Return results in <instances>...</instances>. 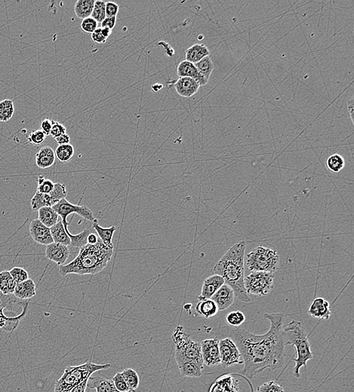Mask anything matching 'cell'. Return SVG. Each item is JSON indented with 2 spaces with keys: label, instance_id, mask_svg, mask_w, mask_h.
Segmentation results:
<instances>
[{
  "label": "cell",
  "instance_id": "6da1fadb",
  "mask_svg": "<svg viewBox=\"0 0 354 392\" xmlns=\"http://www.w3.org/2000/svg\"><path fill=\"white\" fill-rule=\"evenodd\" d=\"M264 317L271 324L265 334H253L246 328L233 329L230 333V338L238 348L244 363V368L240 373L249 379L266 369L281 368L285 361V315L265 313Z\"/></svg>",
  "mask_w": 354,
  "mask_h": 392
},
{
  "label": "cell",
  "instance_id": "7a4b0ae2",
  "mask_svg": "<svg viewBox=\"0 0 354 392\" xmlns=\"http://www.w3.org/2000/svg\"><path fill=\"white\" fill-rule=\"evenodd\" d=\"M247 243L245 241L234 244L214 265V274L222 277L224 284L234 291L238 300L250 302L251 298L246 291L244 285V262Z\"/></svg>",
  "mask_w": 354,
  "mask_h": 392
},
{
  "label": "cell",
  "instance_id": "3957f363",
  "mask_svg": "<svg viewBox=\"0 0 354 392\" xmlns=\"http://www.w3.org/2000/svg\"><path fill=\"white\" fill-rule=\"evenodd\" d=\"M113 249V244L106 246L99 238L97 244H87L82 247L77 257L72 262L61 265L60 273L63 276L69 274L93 275L100 273L111 261Z\"/></svg>",
  "mask_w": 354,
  "mask_h": 392
},
{
  "label": "cell",
  "instance_id": "277c9868",
  "mask_svg": "<svg viewBox=\"0 0 354 392\" xmlns=\"http://www.w3.org/2000/svg\"><path fill=\"white\" fill-rule=\"evenodd\" d=\"M283 331L285 344L291 345L296 349L297 358H292L291 359L295 362V367L293 370L294 376L299 379L301 376L300 369L302 366L307 367L308 360L314 359V355L311 349V343L301 322L291 321L287 326L283 327Z\"/></svg>",
  "mask_w": 354,
  "mask_h": 392
},
{
  "label": "cell",
  "instance_id": "5b68a950",
  "mask_svg": "<svg viewBox=\"0 0 354 392\" xmlns=\"http://www.w3.org/2000/svg\"><path fill=\"white\" fill-rule=\"evenodd\" d=\"M110 367V363L97 364L91 361L79 366H68L62 377L55 383L54 392H70L75 386L89 379L95 372L107 370Z\"/></svg>",
  "mask_w": 354,
  "mask_h": 392
},
{
  "label": "cell",
  "instance_id": "8992f818",
  "mask_svg": "<svg viewBox=\"0 0 354 392\" xmlns=\"http://www.w3.org/2000/svg\"><path fill=\"white\" fill-rule=\"evenodd\" d=\"M172 338L176 346L175 352L177 363L191 360L204 364L202 358L200 343L194 342L186 333L183 327L177 326L173 332Z\"/></svg>",
  "mask_w": 354,
  "mask_h": 392
},
{
  "label": "cell",
  "instance_id": "52a82bcc",
  "mask_svg": "<svg viewBox=\"0 0 354 392\" xmlns=\"http://www.w3.org/2000/svg\"><path fill=\"white\" fill-rule=\"evenodd\" d=\"M247 265L251 272H272L278 270L280 257L277 251L266 247L254 248L247 256Z\"/></svg>",
  "mask_w": 354,
  "mask_h": 392
},
{
  "label": "cell",
  "instance_id": "ba28073f",
  "mask_svg": "<svg viewBox=\"0 0 354 392\" xmlns=\"http://www.w3.org/2000/svg\"><path fill=\"white\" fill-rule=\"evenodd\" d=\"M272 272H251L244 278L247 294L258 296H265L272 291L274 286Z\"/></svg>",
  "mask_w": 354,
  "mask_h": 392
},
{
  "label": "cell",
  "instance_id": "9c48e42d",
  "mask_svg": "<svg viewBox=\"0 0 354 392\" xmlns=\"http://www.w3.org/2000/svg\"><path fill=\"white\" fill-rule=\"evenodd\" d=\"M68 196L66 186L63 183H55L54 190L48 194L35 192L31 201L33 211H38L43 207H52Z\"/></svg>",
  "mask_w": 354,
  "mask_h": 392
},
{
  "label": "cell",
  "instance_id": "30bf717a",
  "mask_svg": "<svg viewBox=\"0 0 354 392\" xmlns=\"http://www.w3.org/2000/svg\"><path fill=\"white\" fill-rule=\"evenodd\" d=\"M52 207L53 208L54 211L58 214V216L62 217V221L63 223L65 230L68 229L69 224L67 221V218L71 214H77V215L80 216L81 217L85 219V220H89V221H92V222L95 219L93 213L89 209V207H86V206L72 204V203L67 201L65 198L61 200L59 202L57 203L56 204L52 206Z\"/></svg>",
  "mask_w": 354,
  "mask_h": 392
},
{
  "label": "cell",
  "instance_id": "8fae6325",
  "mask_svg": "<svg viewBox=\"0 0 354 392\" xmlns=\"http://www.w3.org/2000/svg\"><path fill=\"white\" fill-rule=\"evenodd\" d=\"M218 346L221 364L224 368H227L232 365L243 364L241 354L230 337L219 340Z\"/></svg>",
  "mask_w": 354,
  "mask_h": 392
},
{
  "label": "cell",
  "instance_id": "7c38bea8",
  "mask_svg": "<svg viewBox=\"0 0 354 392\" xmlns=\"http://www.w3.org/2000/svg\"><path fill=\"white\" fill-rule=\"evenodd\" d=\"M218 343L217 337L205 339L200 343L203 363L206 366H213L221 363Z\"/></svg>",
  "mask_w": 354,
  "mask_h": 392
},
{
  "label": "cell",
  "instance_id": "4fadbf2b",
  "mask_svg": "<svg viewBox=\"0 0 354 392\" xmlns=\"http://www.w3.org/2000/svg\"><path fill=\"white\" fill-rule=\"evenodd\" d=\"M29 229L31 237L38 244L47 246L54 242L50 228L45 227L38 219L31 221Z\"/></svg>",
  "mask_w": 354,
  "mask_h": 392
},
{
  "label": "cell",
  "instance_id": "5bb4252c",
  "mask_svg": "<svg viewBox=\"0 0 354 392\" xmlns=\"http://www.w3.org/2000/svg\"><path fill=\"white\" fill-rule=\"evenodd\" d=\"M70 256L69 248L62 244L52 243L45 248V257L47 259L55 262L58 265H63Z\"/></svg>",
  "mask_w": 354,
  "mask_h": 392
},
{
  "label": "cell",
  "instance_id": "9a60e30c",
  "mask_svg": "<svg viewBox=\"0 0 354 392\" xmlns=\"http://www.w3.org/2000/svg\"><path fill=\"white\" fill-rule=\"evenodd\" d=\"M234 298L235 295L234 291L230 286L224 284L212 296L211 299L217 305L218 311H224L228 309L234 303Z\"/></svg>",
  "mask_w": 354,
  "mask_h": 392
},
{
  "label": "cell",
  "instance_id": "2e32d148",
  "mask_svg": "<svg viewBox=\"0 0 354 392\" xmlns=\"http://www.w3.org/2000/svg\"><path fill=\"white\" fill-rule=\"evenodd\" d=\"M224 285V278L220 275L214 274L212 276L208 277L203 281L201 294L197 297V299H199V301L211 299L212 296L217 292V290Z\"/></svg>",
  "mask_w": 354,
  "mask_h": 392
},
{
  "label": "cell",
  "instance_id": "e0dca14e",
  "mask_svg": "<svg viewBox=\"0 0 354 392\" xmlns=\"http://www.w3.org/2000/svg\"><path fill=\"white\" fill-rule=\"evenodd\" d=\"M177 75L179 78H191L197 81L200 86H204L209 82L200 74L195 65L187 61H182L179 64L177 67Z\"/></svg>",
  "mask_w": 354,
  "mask_h": 392
},
{
  "label": "cell",
  "instance_id": "ac0fdd59",
  "mask_svg": "<svg viewBox=\"0 0 354 392\" xmlns=\"http://www.w3.org/2000/svg\"><path fill=\"white\" fill-rule=\"evenodd\" d=\"M308 313L313 318L328 320L332 314L330 304L323 298H316L310 305Z\"/></svg>",
  "mask_w": 354,
  "mask_h": 392
},
{
  "label": "cell",
  "instance_id": "d6986e66",
  "mask_svg": "<svg viewBox=\"0 0 354 392\" xmlns=\"http://www.w3.org/2000/svg\"><path fill=\"white\" fill-rule=\"evenodd\" d=\"M197 81L191 78L181 77L175 83L176 92L183 98H188L197 94L200 89Z\"/></svg>",
  "mask_w": 354,
  "mask_h": 392
},
{
  "label": "cell",
  "instance_id": "ffe728a7",
  "mask_svg": "<svg viewBox=\"0 0 354 392\" xmlns=\"http://www.w3.org/2000/svg\"><path fill=\"white\" fill-rule=\"evenodd\" d=\"M30 303V300H21L15 297L13 294L11 295H5L2 293L0 292V315H6L8 316V313L15 315V312L13 311L15 306L23 308L24 305Z\"/></svg>",
  "mask_w": 354,
  "mask_h": 392
},
{
  "label": "cell",
  "instance_id": "44dd1931",
  "mask_svg": "<svg viewBox=\"0 0 354 392\" xmlns=\"http://www.w3.org/2000/svg\"><path fill=\"white\" fill-rule=\"evenodd\" d=\"M29 305H25L23 308L22 312L16 316H7L6 315H0V329L7 333H12L18 327L20 322L22 320L24 317L26 316L28 310H29Z\"/></svg>",
  "mask_w": 354,
  "mask_h": 392
},
{
  "label": "cell",
  "instance_id": "7402d4cb",
  "mask_svg": "<svg viewBox=\"0 0 354 392\" xmlns=\"http://www.w3.org/2000/svg\"><path fill=\"white\" fill-rule=\"evenodd\" d=\"M36 294V286L34 280L29 279L17 284L13 295L21 300H30Z\"/></svg>",
  "mask_w": 354,
  "mask_h": 392
},
{
  "label": "cell",
  "instance_id": "603a6c76",
  "mask_svg": "<svg viewBox=\"0 0 354 392\" xmlns=\"http://www.w3.org/2000/svg\"><path fill=\"white\" fill-rule=\"evenodd\" d=\"M237 381L230 375L221 376L212 385L209 392H238Z\"/></svg>",
  "mask_w": 354,
  "mask_h": 392
},
{
  "label": "cell",
  "instance_id": "cb8c5ba5",
  "mask_svg": "<svg viewBox=\"0 0 354 392\" xmlns=\"http://www.w3.org/2000/svg\"><path fill=\"white\" fill-rule=\"evenodd\" d=\"M55 151L50 146H44L35 155V164L41 169L52 167L55 163Z\"/></svg>",
  "mask_w": 354,
  "mask_h": 392
},
{
  "label": "cell",
  "instance_id": "d4e9b609",
  "mask_svg": "<svg viewBox=\"0 0 354 392\" xmlns=\"http://www.w3.org/2000/svg\"><path fill=\"white\" fill-rule=\"evenodd\" d=\"M177 364L180 375L183 377L197 378L202 376L204 364L191 360L180 362Z\"/></svg>",
  "mask_w": 354,
  "mask_h": 392
},
{
  "label": "cell",
  "instance_id": "484cf974",
  "mask_svg": "<svg viewBox=\"0 0 354 392\" xmlns=\"http://www.w3.org/2000/svg\"><path fill=\"white\" fill-rule=\"evenodd\" d=\"M210 50L206 45L203 44H195L186 51V61L195 65L203 58L210 56Z\"/></svg>",
  "mask_w": 354,
  "mask_h": 392
},
{
  "label": "cell",
  "instance_id": "4316f807",
  "mask_svg": "<svg viewBox=\"0 0 354 392\" xmlns=\"http://www.w3.org/2000/svg\"><path fill=\"white\" fill-rule=\"evenodd\" d=\"M95 389L96 392H118L112 380L101 376H91L88 381L87 389Z\"/></svg>",
  "mask_w": 354,
  "mask_h": 392
},
{
  "label": "cell",
  "instance_id": "83f0119b",
  "mask_svg": "<svg viewBox=\"0 0 354 392\" xmlns=\"http://www.w3.org/2000/svg\"><path fill=\"white\" fill-rule=\"evenodd\" d=\"M92 227H93L94 230L96 231L97 234H98V236L100 238L101 241H102L105 245L109 246V245H112V244H113V243H112V239H113V234H114L116 230L115 226L109 227V228H103V227L99 225L98 220L95 218L93 221H92Z\"/></svg>",
  "mask_w": 354,
  "mask_h": 392
},
{
  "label": "cell",
  "instance_id": "f1b7e54d",
  "mask_svg": "<svg viewBox=\"0 0 354 392\" xmlns=\"http://www.w3.org/2000/svg\"><path fill=\"white\" fill-rule=\"evenodd\" d=\"M196 312L205 318H212L218 312L217 305L211 299H203L196 306Z\"/></svg>",
  "mask_w": 354,
  "mask_h": 392
},
{
  "label": "cell",
  "instance_id": "f546056e",
  "mask_svg": "<svg viewBox=\"0 0 354 392\" xmlns=\"http://www.w3.org/2000/svg\"><path fill=\"white\" fill-rule=\"evenodd\" d=\"M50 231L54 242L63 244L65 246H71V238L67 233L62 220L51 227Z\"/></svg>",
  "mask_w": 354,
  "mask_h": 392
},
{
  "label": "cell",
  "instance_id": "4dcf8cb0",
  "mask_svg": "<svg viewBox=\"0 0 354 392\" xmlns=\"http://www.w3.org/2000/svg\"><path fill=\"white\" fill-rule=\"evenodd\" d=\"M58 217L59 216L52 207H43L38 210V220L48 228H51L58 222Z\"/></svg>",
  "mask_w": 354,
  "mask_h": 392
},
{
  "label": "cell",
  "instance_id": "1f68e13d",
  "mask_svg": "<svg viewBox=\"0 0 354 392\" xmlns=\"http://www.w3.org/2000/svg\"><path fill=\"white\" fill-rule=\"evenodd\" d=\"M95 2V0H78L74 5L76 17L82 20L91 17Z\"/></svg>",
  "mask_w": 354,
  "mask_h": 392
},
{
  "label": "cell",
  "instance_id": "d6a6232c",
  "mask_svg": "<svg viewBox=\"0 0 354 392\" xmlns=\"http://www.w3.org/2000/svg\"><path fill=\"white\" fill-rule=\"evenodd\" d=\"M16 285L9 271L0 272V292L5 295H11L13 294Z\"/></svg>",
  "mask_w": 354,
  "mask_h": 392
},
{
  "label": "cell",
  "instance_id": "836d02e7",
  "mask_svg": "<svg viewBox=\"0 0 354 392\" xmlns=\"http://www.w3.org/2000/svg\"><path fill=\"white\" fill-rule=\"evenodd\" d=\"M55 157L61 163H68L74 156V147L71 143L66 145H59L55 151Z\"/></svg>",
  "mask_w": 354,
  "mask_h": 392
},
{
  "label": "cell",
  "instance_id": "e575fe53",
  "mask_svg": "<svg viewBox=\"0 0 354 392\" xmlns=\"http://www.w3.org/2000/svg\"><path fill=\"white\" fill-rule=\"evenodd\" d=\"M66 231L68 236L71 238V246L79 248L85 246V245L88 244V236H89V234L92 232L90 229H84L83 231H81L80 233L77 234V235H72V234L71 233V231H69V229L66 230Z\"/></svg>",
  "mask_w": 354,
  "mask_h": 392
},
{
  "label": "cell",
  "instance_id": "d590c367",
  "mask_svg": "<svg viewBox=\"0 0 354 392\" xmlns=\"http://www.w3.org/2000/svg\"><path fill=\"white\" fill-rule=\"evenodd\" d=\"M195 66L197 67V70L206 80H210L212 72L214 69V65H213L212 61L210 56L206 57L199 61L198 63L195 64Z\"/></svg>",
  "mask_w": 354,
  "mask_h": 392
},
{
  "label": "cell",
  "instance_id": "8d00e7d4",
  "mask_svg": "<svg viewBox=\"0 0 354 392\" xmlns=\"http://www.w3.org/2000/svg\"><path fill=\"white\" fill-rule=\"evenodd\" d=\"M123 378L126 384L129 386V389L132 392H136L139 386L140 379H139V374L136 370L132 368H127L122 372Z\"/></svg>",
  "mask_w": 354,
  "mask_h": 392
},
{
  "label": "cell",
  "instance_id": "74e56055",
  "mask_svg": "<svg viewBox=\"0 0 354 392\" xmlns=\"http://www.w3.org/2000/svg\"><path fill=\"white\" fill-rule=\"evenodd\" d=\"M15 113L13 101L4 100L0 101V122H7L13 116Z\"/></svg>",
  "mask_w": 354,
  "mask_h": 392
},
{
  "label": "cell",
  "instance_id": "f35d334b",
  "mask_svg": "<svg viewBox=\"0 0 354 392\" xmlns=\"http://www.w3.org/2000/svg\"><path fill=\"white\" fill-rule=\"evenodd\" d=\"M326 165L332 172H340L345 167V159L339 154L332 155L327 159Z\"/></svg>",
  "mask_w": 354,
  "mask_h": 392
},
{
  "label": "cell",
  "instance_id": "ab89813d",
  "mask_svg": "<svg viewBox=\"0 0 354 392\" xmlns=\"http://www.w3.org/2000/svg\"><path fill=\"white\" fill-rule=\"evenodd\" d=\"M91 17L97 22L102 23L106 18V2L102 0L95 1Z\"/></svg>",
  "mask_w": 354,
  "mask_h": 392
},
{
  "label": "cell",
  "instance_id": "60d3db41",
  "mask_svg": "<svg viewBox=\"0 0 354 392\" xmlns=\"http://www.w3.org/2000/svg\"><path fill=\"white\" fill-rule=\"evenodd\" d=\"M246 321V316L243 312L240 311H235L227 314L226 316V322L230 326L240 327L243 325Z\"/></svg>",
  "mask_w": 354,
  "mask_h": 392
},
{
  "label": "cell",
  "instance_id": "b9f144b4",
  "mask_svg": "<svg viewBox=\"0 0 354 392\" xmlns=\"http://www.w3.org/2000/svg\"><path fill=\"white\" fill-rule=\"evenodd\" d=\"M38 187L36 192L42 193V194H48L50 193L54 190L55 183L51 180L45 179L43 176H39L38 177Z\"/></svg>",
  "mask_w": 354,
  "mask_h": 392
},
{
  "label": "cell",
  "instance_id": "7bdbcfd3",
  "mask_svg": "<svg viewBox=\"0 0 354 392\" xmlns=\"http://www.w3.org/2000/svg\"><path fill=\"white\" fill-rule=\"evenodd\" d=\"M9 272L16 284L24 282L30 278L28 271L21 267H14L13 268H11Z\"/></svg>",
  "mask_w": 354,
  "mask_h": 392
},
{
  "label": "cell",
  "instance_id": "ee69618b",
  "mask_svg": "<svg viewBox=\"0 0 354 392\" xmlns=\"http://www.w3.org/2000/svg\"><path fill=\"white\" fill-rule=\"evenodd\" d=\"M47 136L42 130L33 131L28 137V143L34 146H39L44 143Z\"/></svg>",
  "mask_w": 354,
  "mask_h": 392
},
{
  "label": "cell",
  "instance_id": "f6af8a7d",
  "mask_svg": "<svg viewBox=\"0 0 354 392\" xmlns=\"http://www.w3.org/2000/svg\"><path fill=\"white\" fill-rule=\"evenodd\" d=\"M256 392H285V391L277 382L270 381L259 386Z\"/></svg>",
  "mask_w": 354,
  "mask_h": 392
},
{
  "label": "cell",
  "instance_id": "bcb514c9",
  "mask_svg": "<svg viewBox=\"0 0 354 392\" xmlns=\"http://www.w3.org/2000/svg\"><path fill=\"white\" fill-rule=\"evenodd\" d=\"M98 26H99V23L97 22L92 17L82 20L80 24L81 29L85 33L92 34L98 28Z\"/></svg>",
  "mask_w": 354,
  "mask_h": 392
},
{
  "label": "cell",
  "instance_id": "7dc6e473",
  "mask_svg": "<svg viewBox=\"0 0 354 392\" xmlns=\"http://www.w3.org/2000/svg\"><path fill=\"white\" fill-rule=\"evenodd\" d=\"M112 381H113L115 388H116V391H117L118 392H130V389H129V386L126 384L122 373H116V374L113 376Z\"/></svg>",
  "mask_w": 354,
  "mask_h": 392
},
{
  "label": "cell",
  "instance_id": "c3c4849f",
  "mask_svg": "<svg viewBox=\"0 0 354 392\" xmlns=\"http://www.w3.org/2000/svg\"><path fill=\"white\" fill-rule=\"evenodd\" d=\"M67 133V129L64 125L62 123L57 122V121H52V128L51 130L50 135L53 137L54 139L60 137L64 133Z\"/></svg>",
  "mask_w": 354,
  "mask_h": 392
},
{
  "label": "cell",
  "instance_id": "681fc988",
  "mask_svg": "<svg viewBox=\"0 0 354 392\" xmlns=\"http://www.w3.org/2000/svg\"><path fill=\"white\" fill-rule=\"evenodd\" d=\"M119 7L113 2H106V18L116 17L119 12Z\"/></svg>",
  "mask_w": 354,
  "mask_h": 392
},
{
  "label": "cell",
  "instance_id": "f907efd6",
  "mask_svg": "<svg viewBox=\"0 0 354 392\" xmlns=\"http://www.w3.org/2000/svg\"><path fill=\"white\" fill-rule=\"evenodd\" d=\"M91 38H92V40L95 43L99 44V45L105 43V42H106V38L102 35V28H97V29L92 33Z\"/></svg>",
  "mask_w": 354,
  "mask_h": 392
},
{
  "label": "cell",
  "instance_id": "816d5d0a",
  "mask_svg": "<svg viewBox=\"0 0 354 392\" xmlns=\"http://www.w3.org/2000/svg\"><path fill=\"white\" fill-rule=\"evenodd\" d=\"M52 128V121L50 119H45L41 123V130L44 132L45 135H50L51 130Z\"/></svg>",
  "mask_w": 354,
  "mask_h": 392
},
{
  "label": "cell",
  "instance_id": "f5cc1de1",
  "mask_svg": "<svg viewBox=\"0 0 354 392\" xmlns=\"http://www.w3.org/2000/svg\"><path fill=\"white\" fill-rule=\"evenodd\" d=\"M116 17H113V18H106L102 23V28H108L109 30H113L116 25Z\"/></svg>",
  "mask_w": 354,
  "mask_h": 392
},
{
  "label": "cell",
  "instance_id": "db71d44e",
  "mask_svg": "<svg viewBox=\"0 0 354 392\" xmlns=\"http://www.w3.org/2000/svg\"><path fill=\"white\" fill-rule=\"evenodd\" d=\"M88 381H89V379L84 380L80 384L75 386L70 392H86V391H87Z\"/></svg>",
  "mask_w": 354,
  "mask_h": 392
},
{
  "label": "cell",
  "instance_id": "11a10c76",
  "mask_svg": "<svg viewBox=\"0 0 354 392\" xmlns=\"http://www.w3.org/2000/svg\"><path fill=\"white\" fill-rule=\"evenodd\" d=\"M55 140H56L58 145H66L69 144L70 142H71V137L68 135V133H64L60 137H57Z\"/></svg>",
  "mask_w": 354,
  "mask_h": 392
},
{
  "label": "cell",
  "instance_id": "9f6ffc18",
  "mask_svg": "<svg viewBox=\"0 0 354 392\" xmlns=\"http://www.w3.org/2000/svg\"><path fill=\"white\" fill-rule=\"evenodd\" d=\"M354 98H351V100H348V103H347V106H348V113H349L350 117H351V122H352L353 125H354Z\"/></svg>",
  "mask_w": 354,
  "mask_h": 392
},
{
  "label": "cell",
  "instance_id": "6f0895ef",
  "mask_svg": "<svg viewBox=\"0 0 354 392\" xmlns=\"http://www.w3.org/2000/svg\"><path fill=\"white\" fill-rule=\"evenodd\" d=\"M99 236H98L96 234L91 232V233L89 234V236H88L87 242L88 244H92V245H93V244H97L98 241H99Z\"/></svg>",
  "mask_w": 354,
  "mask_h": 392
},
{
  "label": "cell",
  "instance_id": "680465c9",
  "mask_svg": "<svg viewBox=\"0 0 354 392\" xmlns=\"http://www.w3.org/2000/svg\"><path fill=\"white\" fill-rule=\"evenodd\" d=\"M102 35L106 38V39L110 36V35L112 34V31L111 30L108 29V28H102Z\"/></svg>",
  "mask_w": 354,
  "mask_h": 392
},
{
  "label": "cell",
  "instance_id": "91938a15",
  "mask_svg": "<svg viewBox=\"0 0 354 392\" xmlns=\"http://www.w3.org/2000/svg\"><path fill=\"white\" fill-rule=\"evenodd\" d=\"M163 85L162 84H155L152 86V90L153 92H160L161 89H163Z\"/></svg>",
  "mask_w": 354,
  "mask_h": 392
},
{
  "label": "cell",
  "instance_id": "94428289",
  "mask_svg": "<svg viewBox=\"0 0 354 392\" xmlns=\"http://www.w3.org/2000/svg\"><path fill=\"white\" fill-rule=\"evenodd\" d=\"M86 392H89V390L86 391Z\"/></svg>",
  "mask_w": 354,
  "mask_h": 392
},
{
  "label": "cell",
  "instance_id": "6125c7cd",
  "mask_svg": "<svg viewBox=\"0 0 354 392\" xmlns=\"http://www.w3.org/2000/svg\"></svg>",
  "mask_w": 354,
  "mask_h": 392
}]
</instances>
